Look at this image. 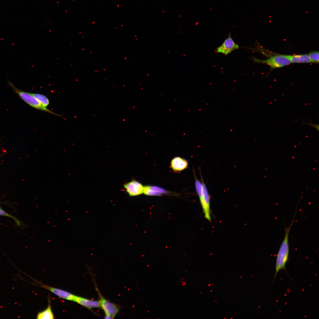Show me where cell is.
<instances>
[{"mask_svg": "<svg viewBox=\"0 0 319 319\" xmlns=\"http://www.w3.org/2000/svg\"><path fill=\"white\" fill-rule=\"evenodd\" d=\"M296 213L295 212L289 227H285L284 236L276 256L274 279L280 270L283 269L285 270L286 265L288 260L289 254V236L290 230L294 223Z\"/></svg>", "mask_w": 319, "mask_h": 319, "instance_id": "1", "label": "cell"}, {"mask_svg": "<svg viewBox=\"0 0 319 319\" xmlns=\"http://www.w3.org/2000/svg\"><path fill=\"white\" fill-rule=\"evenodd\" d=\"M195 186L197 194L202 207L205 218L209 221H211L210 207V197L206 185L204 182L201 174V181L197 178L194 174Z\"/></svg>", "mask_w": 319, "mask_h": 319, "instance_id": "2", "label": "cell"}, {"mask_svg": "<svg viewBox=\"0 0 319 319\" xmlns=\"http://www.w3.org/2000/svg\"><path fill=\"white\" fill-rule=\"evenodd\" d=\"M267 57V59H259L253 57V61L257 63L266 64L271 69L280 68L291 64L288 55L280 54L268 52L261 51Z\"/></svg>", "mask_w": 319, "mask_h": 319, "instance_id": "3", "label": "cell"}, {"mask_svg": "<svg viewBox=\"0 0 319 319\" xmlns=\"http://www.w3.org/2000/svg\"><path fill=\"white\" fill-rule=\"evenodd\" d=\"M9 86L25 102L31 106L38 109L58 116L61 115L54 113L46 107L43 106L32 95L31 93L21 90L15 87L14 84L8 80Z\"/></svg>", "mask_w": 319, "mask_h": 319, "instance_id": "4", "label": "cell"}, {"mask_svg": "<svg viewBox=\"0 0 319 319\" xmlns=\"http://www.w3.org/2000/svg\"><path fill=\"white\" fill-rule=\"evenodd\" d=\"M95 289L99 297L100 307L103 311L105 319H113L119 312L120 307L117 305L110 302L101 294L97 286L95 281H93Z\"/></svg>", "mask_w": 319, "mask_h": 319, "instance_id": "5", "label": "cell"}, {"mask_svg": "<svg viewBox=\"0 0 319 319\" xmlns=\"http://www.w3.org/2000/svg\"><path fill=\"white\" fill-rule=\"evenodd\" d=\"M239 48V45L236 43L232 38L230 32L228 36L222 43L216 49L217 52L221 53L225 55H227L232 51L238 49Z\"/></svg>", "mask_w": 319, "mask_h": 319, "instance_id": "6", "label": "cell"}, {"mask_svg": "<svg viewBox=\"0 0 319 319\" xmlns=\"http://www.w3.org/2000/svg\"><path fill=\"white\" fill-rule=\"evenodd\" d=\"M144 187L141 183L134 180L124 185L127 192L132 196H138L143 193Z\"/></svg>", "mask_w": 319, "mask_h": 319, "instance_id": "7", "label": "cell"}, {"mask_svg": "<svg viewBox=\"0 0 319 319\" xmlns=\"http://www.w3.org/2000/svg\"><path fill=\"white\" fill-rule=\"evenodd\" d=\"M41 287L49 290L55 295L63 299L73 301L75 296L71 293L60 289L51 287L49 286L38 283Z\"/></svg>", "mask_w": 319, "mask_h": 319, "instance_id": "8", "label": "cell"}, {"mask_svg": "<svg viewBox=\"0 0 319 319\" xmlns=\"http://www.w3.org/2000/svg\"><path fill=\"white\" fill-rule=\"evenodd\" d=\"M73 301L89 310L94 308L100 307L99 301L90 300L76 295H75Z\"/></svg>", "mask_w": 319, "mask_h": 319, "instance_id": "9", "label": "cell"}, {"mask_svg": "<svg viewBox=\"0 0 319 319\" xmlns=\"http://www.w3.org/2000/svg\"><path fill=\"white\" fill-rule=\"evenodd\" d=\"M188 166L187 161L179 157L173 158L170 163V167L175 172H179L187 168Z\"/></svg>", "mask_w": 319, "mask_h": 319, "instance_id": "10", "label": "cell"}, {"mask_svg": "<svg viewBox=\"0 0 319 319\" xmlns=\"http://www.w3.org/2000/svg\"><path fill=\"white\" fill-rule=\"evenodd\" d=\"M165 190L157 186L146 185L144 187L143 193L149 196H160L167 193Z\"/></svg>", "mask_w": 319, "mask_h": 319, "instance_id": "11", "label": "cell"}, {"mask_svg": "<svg viewBox=\"0 0 319 319\" xmlns=\"http://www.w3.org/2000/svg\"><path fill=\"white\" fill-rule=\"evenodd\" d=\"M49 300L48 305L47 307L43 310L38 312L36 316L38 319H54V316L51 307V302Z\"/></svg>", "mask_w": 319, "mask_h": 319, "instance_id": "12", "label": "cell"}, {"mask_svg": "<svg viewBox=\"0 0 319 319\" xmlns=\"http://www.w3.org/2000/svg\"><path fill=\"white\" fill-rule=\"evenodd\" d=\"M291 63H312L307 54L288 55Z\"/></svg>", "mask_w": 319, "mask_h": 319, "instance_id": "13", "label": "cell"}, {"mask_svg": "<svg viewBox=\"0 0 319 319\" xmlns=\"http://www.w3.org/2000/svg\"><path fill=\"white\" fill-rule=\"evenodd\" d=\"M32 96L44 107H46L49 104V100L45 96L38 93H32Z\"/></svg>", "mask_w": 319, "mask_h": 319, "instance_id": "14", "label": "cell"}, {"mask_svg": "<svg viewBox=\"0 0 319 319\" xmlns=\"http://www.w3.org/2000/svg\"><path fill=\"white\" fill-rule=\"evenodd\" d=\"M312 62L318 63L319 61V52L317 51L311 52L308 54Z\"/></svg>", "mask_w": 319, "mask_h": 319, "instance_id": "15", "label": "cell"}, {"mask_svg": "<svg viewBox=\"0 0 319 319\" xmlns=\"http://www.w3.org/2000/svg\"><path fill=\"white\" fill-rule=\"evenodd\" d=\"M0 215L7 217L10 218H11L14 219L16 222L17 225L19 226H21L22 225V223L17 219L14 217L13 216L7 212H6L3 209H2L1 206H0Z\"/></svg>", "mask_w": 319, "mask_h": 319, "instance_id": "16", "label": "cell"}, {"mask_svg": "<svg viewBox=\"0 0 319 319\" xmlns=\"http://www.w3.org/2000/svg\"><path fill=\"white\" fill-rule=\"evenodd\" d=\"M306 125H307L311 127H313L317 130L318 131H319V125L318 124H314L312 123H309L307 124H305Z\"/></svg>", "mask_w": 319, "mask_h": 319, "instance_id": "17", "label": "cell"}]
</instances>
